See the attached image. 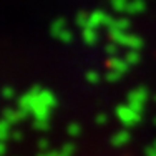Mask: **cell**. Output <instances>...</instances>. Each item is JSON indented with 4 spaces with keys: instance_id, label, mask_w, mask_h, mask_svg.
Listing matches in <instances>:
<instances>
[{
    "instance_id": "obj_16",
    "label": "cell",
    "mask_w": 156,
    "mask_h": 156,
    "mask_svg": "<svg viewBox=\"0 0 156 156\" xmlns=\"http://www.w3.org/2000/svg\"><path fill=\"white\" fill-rule=\"evenodd\" d=\"M88 18H90V15H88L87 12H78L76 17H75L76 27H80L81 30H83V28H87L88 27Z\"/></svg>"
},
{
    "instance_id": "obj_3",
    "label": "cell",
    "mask_w": 156,
    "mask_h": 156,
    "mask_svg": "<svg viewBox=\"0 0 156 156\" xmlns=\"http://www.w3.org/2000/svg\"><path fill=\"white\" fill-rule=\"evenodd\" d=\"M115 18L110 15V13L103 12V10H95V12L90 13V18H88V27L93 28V30H98L100 27H111Z\"/></svg>"
},
{
    "instance_id": "obj_5",
    "label": "cell",
    "mask_w": 156,
    "mask_h": 156,
    "mask_svg": "<svg viewBox=\"0 0 156 156\" xmlns=\"http://www.w3.org/2000/svg\"><path fill=\"white\" fill-rule=\"evenodd\" d=\"M150 98V91L144 87H138L128 93V103H138V105H144L146 100Z\"/></svg>"
},
{
    "instance_id": "obj_8",
    "label": "cell",
    "mask_w": 156,
    "mask_h": 156,
    "mask_svg": "<svg viewBox=\"0 0 156 156\" xmlns=\"http://www.w3.org/2000/svg\"><path fill=\"white\" fill-rule=\"evenodd\" d=\"M144 10H146V2H144V0H129L126 13H128V15H140Z\"/></svg>"
},
{
    "instance_id": "obj_17",
    "label": "cell",
    "mask_w": 156,
    "mask_h": 156,
    "mask_svg": "<svg viewBox=\"0 0 156 156\" xmlns=\"http://www.w3.org/2000/svg\"><path fill=\"white\" fill-rule=\"evenodd\" d=\"M125 62L128 65H136L140 62V53L138 50H128V53H125Z\"/></svg>"
},
{
    "instance_id": "obj_1",
    "label": "cell",
    "mask_w": 156,
    "mask_h": 156,
    "mask_svg": "<svg viewBox=\"0 0 156 156\" xmlns=\"http://www.w3.org/2000/svg\"><path fill=\"white\" fill-rule=\"evenodd\" d=\"M108 33H110V38L113 40V43H116L118 47H126L128 50H140L143 47V40L128 32H121V30H116V28H108Z\"/></svg>"
},
{
    "instance_id": "obj_26",
    "label": "cell",
    "mask_w": 156,
    "mask_h": 156,
    "mask_svg": "<svg viewBox=\"0 0 156 156\" xmlns=\"http://www.w3.org/2000/svg\"><path fill=\"white\" fill-rule=\"evenodd\" d=\"M96 123H98V125H105L106 123V121H108V116H106V115L105 113H100V115H96Z\"/></svg>"
},
{
    "instance_id": "obj_18",
    "label": "cell",
    "mask_w": 156,
    "mask_h": 156,
    "mask_svg": "<svg viewBox=\"0 0 156 156\" xmlns=\"http://www.w3.org/2000/svg\"><path fill=\"white\" fill-rule=\"evenodd\" d=\"M57 40H60V42H63V43H72V40H73V33L66 28V30H63L60 35L57 37Z\"/></svg>"
},
{
    "instance_id": "obj_9",
    "label": "cell",
    "mask_w": 156,
    "mask_h": 156,
    "mask_svg": "<svg viewBox=\"0 0 156 156\" xmlns=\"http://www.w3.org/2000/svg\"><path fill=\"white\" fill-rule=\"evenodd\" d=\"M81 38H83V42L87 45H96L98 43V32L90 28V27H87L81 30Z\"/></svg>"
},
{
    "instance_id": "obj_22",
    "label": "cell",
    "mask_w": 156,
    "mask_h": 156,
    "mask_svg": "<svg viewBox=\"0 0 156 156\" xmlns=\"http://www.w3.org/2000/svg\"><path fill=\"white\" fill-rule=\"evenodd\" d=\"M87 80H88V83H98V81H100L98 72H95V70H90V72L87 73Z\"/></svg>"
},
{
    "instance_id": "obj_4",
    "label": "cell",
    "mask_w": 156,
    "mask_h": 156,
    "mask_svg": "<svg viewBox=\"0 0 156 156\" xmlns=\"http://www.w3.org/2000/svg\"><path fill=\"white\" fill-rule=\"evenodd\" d=\"M42 91V88L38 90V93ZM38 93L35 95V100H33V106H32V115L35 120H45L48 121V118H50V111L51 108H48L45 103L42 101V100L38 98Z\"/></svg>"
},
{
    "instance_id": "obj_27",
    "label": "cell",
    "mask_w": 156,
    "mask_h": 156,
    "mask_svg": "<svg viewBox=\"0 0 156 156\" xmlns=\"http://www.w3.org/2000/svg\"><path fill=\"white\" fill-rule=\"evenodd\" d=\"M128 105L131 106L135 111H138V113H141V111L144 110V105H138V103H128Z\"/></svg>"
},
{
    "instance_id": "obj_10",
    "label": "cell",
    "mask_w": 156,
    "mask_h": 156,
    "mask_svg": "<svg viewBox=\"0 0 156 156\" xmlns=\"http://www.w3.org/2000/svg\"><path fill=\"white\" fill-rule=\"evenodd\" d=\"M129 138H131L129 133L126 131V129H121V131H118V133H115V135H113V138H111V144L116 146V148L125 146V144L129 141Z\"/></svg>"
},
{
    "instance_id": "obj_2",
    "label": "cell",
    "mask_w": 156,
    "mask_h": 156,
    "mask_svg": "<svg viewBox=\"0 0 156 156\" xmlns=\"http://www.w3.org/2000/svg\"><path fill=\"white\" fill-rule=\"evenodd\" d=\"M116 118L125 126H135L141 121V113L135 111L129 105H120L116 106Z\"/></svg>"
},
{
    "instance_id": "obj_14",
    "label": "cell",
    "mask_w": 156,
    "mask_h": 156,
    "mask_svg": "<svg viewBox=\"0 0 156 156\" xmlns=\"http://www.w3.org/2000/svg\"><path fill=\"white\" fill-rule=\"evenodd\" d=\"M110 28H116V30L126 32V30L129 28V20H128V18H125V17H121V18H115Z\"/></svg>"
},
{
    "instance_id": "obj_34",
    "label": "cell",
    "mask_w": 156,
    "mask_h": 156,
    "mask_svg": "<svg viewBox=\"0 0 156 156\" xmlns=\"http://www.w3.org/2000/svg\"><path fill=\"white\" fill-rule=\"evenodd\" d=\"M154 100H156V96H154Z\"/></svg>"
},
{
    "instance_id": "obj_28",
    "label": "cell",
    "mask_w": 156,
    "mask_h": 156,
    "mask_svg": "<svg viewBox=\"0 0 156 156\" xmlns=\"http://www.w3.org/2000/svg\"><path fill=\"white\" fill-rule=\"evenodd\" d=\"M38 156H65V154H63L62 151H48V153H42Z\"/></svg>"
},
{
    "instance_id": "obj_13",
    "label": "cell",
    "mask_w": 156,
    "mask_h": 156,
    "mask_svg": "<svg viewBox=\"0 0 156 156\" xmlns=\"http://www.w3.org/2000/svg\"><path fill=\"white\" fill-rule=\"evenodd\" d=\"M128 2L129 0H110V7L113 9V12L123 13L128 9Z\"/></svg>"
},
{
    "instance_id": "obj_25",
    "label": "cell",
    "mask_w": 156,
    "mask_h": 156,
    "mask_svg": "<svg viewBox=\"0 0 156 156\" xmlns=\"http://www.w3.org/2000/svg\"><path fill=\"white\" fill-rule=\"evenodd\" d=\"M120 78H121V73L113 72V70H110V72L106 73V80L108 81H116V80H120Z\"/></svg>"
},
{
    "instance_id": "obj_32",
    "label": "cell",
    "mask_w": 156,
    "mask_h": 156,
    "mask_svg": "<svg viewBox=\"0 0 156 156\" xmlns=\"http://www.w3.org/2000/svg\"><path fill=\"white\" fill-rule=\"evenodd\" d=\"M12 138H15V140H20V138H22L20 131H13V133H12Z\"/></svg>"
},
{
    "instance_id": "obj_21",
    "label": "cell",
    "mask_w": 156,
    "mask_h": 156,
    "mask_svg": "<svg viewBox=\"0 0 156 156\" xmlns=\"http://www.w3.org/2000/svg\"><path fill=\"white\" fill-rule=\"evenodd\" d=\"M33 126H35L38 131H47L48 129V121H45V120H33Z\"/></svg>"
},
{
    "instance_id": "obj_15",
    "label": "cell",
    "mask_w": 156,
    "mask_h": 156,
    "mask_svg": "<svg viewBox=\"0 0 156 156\" xmlns=\"http://www.w3.org/2000/svg\"><path fill=\"white\" fill-rule=\"evenodd\" d=\"M10 133H12L10 131V125L5 120H0V143H5V140L9 136H12Z\"/></svg>"
},
{
    "instance_id": "obj_31",
    "label": "cell",
    "mask_w": 156,
    "mask_h": 156,
    "mask_svg": "<svg viewBox=\"0 0 156 156\" xmlns=\"http://www.w3.org/2000/svg\"><path fill=\"white\" fill-rule=\"evenodd\" d=\"M146 156H156V150H154V148H148V150H146Z\"/></svg>"
},
{
    "instance_id": "obj_6",
    "label": "cell",
    "mask_w": 156,
    "mask_h": 156,
    "mask_svg": "<svg viewBox=\"0 0 156 156\" xmlns=\"http://www.w3.org/2000/svg\"><path fill=\"white\" fill-rule=\"evenodd\" d=\"M28 115L27 113H23L22 110H12V108H7L5 111H3V120L7 121L9 125H15L18 123V121H22L23 118H27Z\"/></svg>"
},
{
    "instance_id": "obj_29",
    "label": "cell",
    "mask_w": 156,
    "mask_h": 156,
    "mask_svg": "<svg viewBox=\"0 0 156 156\" xmlns=\"http://www.w3.org/2000/svg\"><path fill=\"white\" fill-rule=\"evenodd\" d=\"M38 148H40V150H47V148H48V141L47 140H40L38 141Z\"/></svg>"
},
{
    "instance_id": "obj_20",
    "label": "cell",
    "mask_w": 156,
    "mask_h": 156,
    "mask_svg": "<svg viewBox=\"0 0 156 156\" xmlns=\"http://www.w3.org/2000/svg\"><path fill=\"white\" fill-rule=\"evenodd\" d=\"M66 131H68L70 136H78L81 133V128H80V125H78V123H70L68 128H66Z\"/></svg>"
},
{
    "instance_id": "obj_12",
    "label": "cell",
    "mask_w": 156,
    "mask_h": 156,
    "mask_svg": "<svg viewBox=\"0 0 156 156\" xmlns=\"http://www.w3.org/2000/svg\"><path fill=\"white\" fill-rule=\"evenodd\" d=\"M63 30H66V22L63 20V18H57V20L51 22V27H50L51 37H55V38H57V37L60 35Z\"/></svg>"
},
{
    "instance_id": "obj_7",
    "label": "cell",
    "mask_w": 156,
    "mask_h": 156,
    "mask_svg": "<svg viewBox=\"0 0 156 156\" xmlns=\"http://www.w3.org/2000/svg\"><path fill=\"white\" fill-rule=\"evenodd\" d=\"M108 66H110V70L118 72V73H121V75H123V73H126V72H128V68H129V65L125 62V58H120V57L110 58Z\"/></svg>"
},
{
    "instance_id": "obj_11",
    "label": "cell",
    "mask_w": 156,
    "mask_h": 156,
    "mask_svg": "<svg viewBox=\"0 0 156 156\" xmlns=\"http://www.w3.org/2000/svg\"><path fill=\"white\" fill-rule=\"evenodd\" d=\"M38 98L42 100L43 103H45L48 108H51V110L57 106V98H55V95L51 93L50 90H43V88H42V91L38 93Z\"/></svg>"
},
{
    "instance_id": "obj_33",
    "label": "cell",
    "mask_w": 156,
    "mask_h": 156,
    "mask_svg": "<svg viewBox=\"0 0 156 156\" xmlns=\"http://www.w3.org/2000/svg\"><path fill=\"white\" fill-rule=\"evenodd\" d=\"M153 146H154V150H156V141H154V144H153Z\"/></svg>"
},
{
    "instance_id": "obj_24",
    "label": "cell",
    "mask_w": 156,
    "mask_h": 156,
    "mask_svg": "<svg viewBox=\"0 0 156 156\" xmlns=\"http://www.w3.org/2000/svg\"><path fill=\"white\" fill-rule=\"evenodd\" d=\"M60 151H62L65 156H72V153L75 151V146H73L72 143H66V144H63V148H62Z\"/></svg>"
},
{
    "instance_id": "obj_30",
    "label": "cell",
    "mask_w": 156,
    "mask_h": 156,
    "mask_svg": "<svg viewBox=\"0 0 156 156\" xmlns=\"http://www.w3.org/2000/svg\"><path fill=\"white\" fill-rule=\"evenodd\" d=\"M5 153H7V144L0 143V156H5Z\"/></svg>"
},
{
    "instance_id": "obj_23",
    "label": "cell",
    "mask_w": 156,
    "mask_h": 156,
    "mask_svg": "<svg viewBox=\"0 0 156 156\" xmlns=\"http://www.w3.org/2000/svg\"><path fill=\"white\" fill-rule=\"evenodd\" d=\"M3 96V98H7V100H10V98H13L15 96V90H13L12 87H5V88H2V93H0Z\"/></svg>"
},
{
    "instance_id": "obj_19",
    "label": "cell",
    "mask_w": 156,
    "mask_h": 156,
    "mask_svg": "<svg viewBox=\"0 0 156 156\" xmlns=\"http://www.w3.org/2000/svg\"><path fill=\"white\" fill-rule=\"evenodd\" d=\"M105 53L110 55L111 58L116 57V53H118V45H116V43H113V42L106 43V45H105Z\"/></svg>"
},
{
    "instance_id": "obj_35",
    "label": "cell",
    "mask_w": 156,
    "mask_h": 156,
    "mask_svg": "<svg viewBox=\"0 0 156 156\" xmlns=\"http://www.w3.org/2000/svg\"><path fill=\"white\" fill-rule=\"evenodd\" d=\"M154 123H156V120H154Z\"/></svg>"
}]
</instances>
